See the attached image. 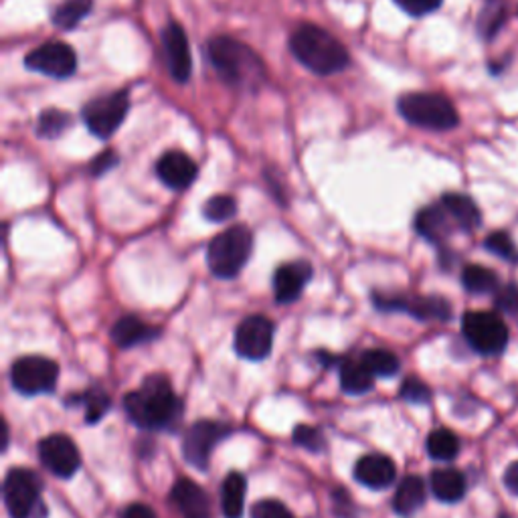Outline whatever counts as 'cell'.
<instances>
[{"label": "cell", "mask_w": 518, "mask_h": 518, "mask_svg": "<svg viewBox=\"0 0 518 518\" xmlns=\"http://www.w3.org/2000/svg\"><path fill=\"white\" fill-rule=\"evenodd\" d=\"M274 322L261 314H251L235 330L237 354L248 361L268 359L271 346H274Z\"/></svg>", "instance_id": "8fae6325"}, {"label": "cell", "mask_w": 518, "mask_h": 518, "mask_svg": "<svg viewBox=\"0 0 518 518\" xmlns=\"http://www.w3.org/2000/svg\"><path fill=\"white\" fill-rule=\"evenodd\" d=\"M245 492H248V480L240 472L225 476L221 486V511L225 518H241L245 508Z\"/></svg>", "instance_id": "d4e9b609"}, {"label": "cell", "mask_w": 518, "mask_h": 518, "mask_svg": "<svg viewBox=\"0 0 518 518\" xmlns=\"http://www.w3.org/2000/svg\"><path fill=\"white\" fill-rule=\"evenodd\" d=\"M197 163L181 150H168L156 163L158 178L168 189L174 191H183L186 186H191L194 178H197Z\"/></svg>", "instance_id": "2e32d148"}, {"label": "cell", "mask_w": 518, "mask_h": 518, "mask_svg": "<svg viewBox=\"0 0 518 518\" xmlns=\"http://www.w3.org/2000/svg\"><path fill=\"white\" fill-rule=\"evenodd\" d=\"M462 333L480 354H498L508 344V326L496 312H468L462 320Z\"/></svg>", "instance_id": "52a82bcc"}, {"label": "cell", "mask_w": 518, "mask_h": 518, "mask_svg": "<svg viewBox=\"0 0 518 518\" xmlns=\"http://www.w3.org/2000/svg\"><path fill=\"white\" fill-rule=\"evenodd\" d=\"M24 65L27 70L49 75V78L55 80H65L71 78L78 70V55L75 51L61 43V41H49L37 49H33L31 53L24 57Z\"/></svg>", "instance_id": "7c38bea8"}, {"label": "cell", "mask_w": 518, "mask_h": 518, "mask_svg": "<svg viewBox=\"0 0 518 518\" xmlns=\"http://www.w3.org/2000/svg\"><path fill=\"white\" fill-rule=\"evenodd\" d=\"M163 49L165 59L173 80L186 83L193 75V57L186 33L178 23H168L163 31Z\"/></svg>", "instance_id": "5bb4252c"}, {"label": "cell", "mask_w": 518, "mask_h": 518, "mask_svg": "<svg viewBox=\"0 0 518 518\" xmlns=\"http://www.w3.org/2000/svg\"><path fill=\"white\" fill-rule=\"evenodd\" d=\"M399 395H401V399H405V401L421 405V403H429L431 391H429V387L426 383H423L421 379L410 377L407 381H403Z\"/></svg>", "instance_id": "8d00e7d4"}, {"label": "cell", "mask_w": 518, "mask_h": 518, "mask_svg": "<svg viewBox=\"0 0 518 518\" xmlns=\"http://www.w3.org/2000/svg\"><path fill=\"white\" fill-rule=\"evenodd\" d=\"M130 421L140 429H171L181 419L183 403L165 375H150L144 383L124 397Z\"/></svg>", "instance_id": "6da1fadb"}, {"label": "cell", "mask_w": 518, "mask_h": 518, "mask_svg": "<svg viewBox=\"0 0 518 518\" xmlns=\"http://www.w3.org/2000/svg\"><path fill=\"white\" fill-rule=\"evenodd\" d=\"M399 114L405 122L431 132H447L460 124L456 106L441 93L413 91L397 101Z\"/></svg>", "instance_id": "277c9868"}, {"label": "cell", "mask_w": 518, "mask_h": 518, "mask_svg": "<svg viewBox=\"0 0 518 518\" xmlns=\"http://www.w3.org/2000/svg\"><path fill=\"white\" fill-rule=\"evenodd\" d=\"M237 213V201L231 194H217V197H211L205 207H202V215L205 219L213 221V223H225Z\"/></svg>", "instance_id": "1f68e13d"}, {"label": "cell", "mask_w": 518, "mask_h": 518, "mask_svg": "<svg viewBox=\"0 0 518 518\" xmlns=\"http://www.w3.org/2000/svg\"><path fill=\"white\" fill-rule=\"evenodd\" d=\"M128 109H130L128 91L120 89L88 101L81 109V118L93 136L106 140L120 128L122 122L126 120Z\"/></svg>", "instance_id": "ba28073f"}, {"label": "cell", "mask_w": 518, "mask_h": 518, "mask_svg": "<svg viewBox=\"0 0 518 518\" xmlns=\"http://www.w3.org/2000/svg\"><path fill=\"white\" fill-rule=\"evenodd\" d=\"M506 21V11H504V6L503 3H498V0H494V3H490L484 11L480 13V19H478V29L484 37H494L498 29L503 27V23Z\"/></svg>", "instance_id": "836d02e7"}, {"label": "cell", "mask_w": 518, "mask_h": 518, "mask_svg": "<svg viewBox=\"0 0 518 518\" xmlns=\"http://www.w3.org/2000/svg\"><path fill=\"white\" fill-rule=\"evenodd\" d=\"M361 361L375 377H393L401 369L399 356L385 348H371L361 354Z\"/></svg>", "instance_id": "83f0119b"}, {"label": "cell", "mask_w": 518, "mask_h": 518, "mask_svg": "<svg viewBox=\"0 0 518 518\" xmlns=\"http://www.w3.org/2000/svg\"><path fill=\"white\" fill-rule=\"evenodd\" d=\"M312 278L308 261H292L279 266L274 274V296L278 304H292L302 296L306 284Z\"/></svg>", "instance_id": "e0dca14e"}, {"label": "cell", "mask_w": 518, "mask_h": 518, "mask_svg": "<svg viewBox=\"0 0 518 518\" xmlns=\"http://www.w3.org/2000/svg\"><path fill=\"white\" fill-rule=\"evenodd\" d=\"M91 0H65L53 13V23L59 29H73L91 13Z\"/></svg>", "instance_id": "f1b7e54d"}, {"label": "cell", "mask_w": 518, "mask_h": 518, "mask_svg": "<svg viewBox=\"0 0 518 518\" xmlns=\"http://www.w3.org/2000/svg\"><path fill=\"white\" fill-rule=\"evenodd\" d=\"M253 235L250 227L233 225L219 233L207 248V266L211 274L221 279L240 276L245 263L251 258Z\"/></svg>", "instance_id": "5b68a950"}, {"label": "cell", "mask_w": 518, "mask_h": 518, "mask_svg": "<svg viewBox=\"0 0 518 518\" xmlns=\"http://www.w3.org/2000/svg\"><path fill=\"white\" fill-rule=\"evenodd\" d=\"M428 454L436 462H452L460 454V439L446 428L433 429L428 438Z\"/></svg>", "instance_id": "4316f807"}, {"label": "cell", "mask_w": 518, "mask_h": 518, "mask_svg": "<svg viewBox=\"0 0 518 518\" xmlns=\"http://www.w3.org/2000/svg\"><path fill=\"white\" fill-rule=\"evenodd\" d=\"M171 500L183 518H211V504L197 482L178 478L171 490Z\"/></svg>", "instance_id": "d6986e66"}, {"label": "cell", "mask_w": 518, "mask_h": 518, "mask_svg": "<svg viewBox=\"0 0 518 518\" xmlns=\"http://www.w3.org/2000/svg\"><path fill=\"white\" fill-rule=\"evenodd\" d=\"M484 248L506 261H518V250L513 241V237L504 231L490 233L486 237V241H484Z\"/></svg>", "instance_id": "e575fe53"}, {"label": "cell", "mask_w": 518, "mask_h": 518, "mask_svg": "<svg viewBox=\"0 0 518 518\" xmlns=\"http://www.w3.org/2000/svg\"><path fill=\"white\" fill-rule=\"evenodd\" d=\"M375 375L364 367L363 361H346L341 364V387L348 395H364L375 385Z\"/></svg>", "instance_id": "484cf974"}, {"label": "cell", "mask_w": 518, "mask_h": 518, "mask_svg": "<svg viewBox=\"0 0 518 518\" xmlns=\"http://www.w3.org/2000/svg\"><path fill=\"white\" fill-rule=\"evenodd\" d=\"M67 126H70V116L61 109H45L43 114L39 116L37 122V134L41 138H57L65 132Z\"/></svg>", "instance_id": "d6a6232c"}, {"label": "cell", "mask_w": 518, "mask_h": 518, "mask_svg": "<svg viewBox=\"0 0 518 518\" xmlns=\"http://www.w3.org/2000/svg\"><path fill=\"white\" fill-rule=\"evenodd\" d=\"M251 518H296L287 506L279 503V500H261L251 511Z\"/></svg>", "instance_id": "74e56055"}, {"label": "cell", "mask_w": 518, "mask_h": 518, "mask_svg": "<svg viewBox=\"0 0 518 518\" xmlns=\"http://www.w3.org/2000/svg\"><path fill=\"white\" fill-rule=\"evenodd\" d=\"M379 310H405L421 320H447L452 308L444 298H405V296H372Z\"/></svg>", "instance_id": "9a60e30c"}, {"label": "cell", "mask_w": 518, "mask_h": 518, "mask_svg": "<svg viewBox=\"0 0 518 518\" xmlns=\"http://www.w3.org/2000/svg\"><path fill=\"white\" fill-rule=\"evenodd\" d=\"M294 444L300 446L304 449H308V452L318 454L325 449L326 446V439L322 436V431L318 428H312V426H298L294 431Z\"/></svg>", "instance_id": "d590c367"}, {"label": "cell", "mask_w": 518, "mask_h": 518, "mask_svg": "<svg viewBox=\"0 0 518 518\" xmlns=\"http://www.w3.org/2000/svg\"><path fill=\"white\" fill-rule=\"evenodd\" d=\"M429 488H431V494L436 496L439 503L454 504V503H460V500L466 496V488H468V484H466V478L460 470L441 468V470L431 472Z\"/></svg>", "instance_id": "7402d4cb"}, {"label": "cell", "mask_w": 518, "mask_h": 518, "mask_svg": "<svg viewBox=\"0 0 518 518\" xmlns=\"http://www.w3.org/2000/svg\"><path fill=\"white\" fill-rule=\"evenodd\" d=\"M116 165H118V156L114 155L112 150H108V152H104V155H99L98 158H93L89 171L93 176H101L104 173H108L109 168H114Z\"/></svg>", "instance_id": "60d3db41"}, {"label": "cell", "mask_w": 518, "mask_h": 518, "mask_svg": "<svg viewBox=\"0 0 518 518\" xmlns=\"http://www.w3.org/2000/svg\"><path fill=\"white\" fill-rule=\"evenodd\" d=\"M415 229H418V233L423 240L431 243H441L446 241L457 227L454 219L449 217L446 207L441 205V202H436V205H429L419 211L418 217H415Z\"/></svg>", "instance_id": "ffe728a7"}, {"label": "cell", "mask_w": 518, "mask_h": 518, "mask_svg": "<svg viewBox=\"0 0 518 518\" xmlns=\"http://www.w3.org/2000/svg\"><path fill=\"white\" fill-rule=\"evenodd\" d=\"M439 202L446 207L449 217L454 219V223L457 229H462V231H474L476 227H480V223H482L480 209L468 197V194L447 193V194H444V197H441Z\"/></svg>", "instance_id": "603a6c76"}, {"label": "cell", "mask_w": 518, "mask_h": 518, "mask_svg": "<svg viewBox=\"0 0 518 518\" xmlns=\"http://www.w3.org/2000/svg\"><path fill=\"white\" fill-rule=\"evenodd\" d=\"M462 284L472 294H492L498 290V276L484 266H468L462 271Z\"/></svg>", "instance_id": "f546056e"}, {"label": "cell", "mask_w": 518, "mask_h": 518, "mask_svg": "<svg viewBox=\"0 0 518 518\" xmlns=\"http://www.w3.org/2000/svg\"><path fill=\"white\" fill-rule=\"evenodd\" d=\"M160 336V328L150 326L136 316H124L112 326V341L120 348H134Z\"/></svg>", "instance_id": "44dd1931"}, {"label": "cell", "mask_w": 518, "mask_h": 518, "mask_svg": "<svg viewBox=\"0 0 518 518\" xmlns=\"http://www.w3.org/2000/svg\"><path fill=\"white\" fill-rule=\"evenodd\" d=\"M5 506L11 518H47V508L41 498L39 476L27 468H13L5 478Z\"/></svg>", "instance_id": "8992f818"}, {"label": "cell", "mask_w": 518, "mask_h": 518, "mask_svg": "<svg viewBox=\"0 0 518 518\" xmlns=\"http://www.w3.org/2000/svg\"><path fill=\"white\" fill-rule=\"evenodd\" d=\"M426 482L419 476H407L393 496V511L399 516H411L426 504Z\"/></svg>", "instance_id": "cb8c5ba5"}, {"label": "cell", "mask_w": 518, "mask_h": 518, "mask_svg": "<svg viewBox=\"0 0 518 518\" xmlns=\"http://www.w3.org/2000/svg\"><path fill=\"white\" fill-rule=\"evenodd\" d=\"M71 403H83L86 405V419H88V423H96V421H99L101 418H104L106 415V411L109 410V395L106 393L104 389L101 387H93V389H89V391H86V393L83 395H75V399L73 401H70V405Z\"/></svg>", "instance_id": "4dcf8cb0"}, {"label": "cell", "mask_w": 518, "mask_h": 518, "mask_svg": "<svg viewBox=\"0 0 518 518\" xmlns=\"http://www.w3.org/2000/svg\"><path fill=\"white\" fill-rule=\"evenodd\" d=\"M290 51L298 61L318 75H333L346 70L348 51L333 33L318 24H300L290 35Z\"/></svg>", "instance_id": "7a4b0ae2"}, {"label": "cell", "mask_w": 518, "mask_h": 518, "mask_svg": "<svg viewBox=\"0 0 518 518\" xmlns=\"http://www.w3.org/2000/svg\"><path fill=\"white\" fill-rule=\"evenodd\" d=\"M122 518H156V514H155V511H152L150 506L134 503V504L124 508Z\"/></svg>", "instance_id": "b9f144b4"}, {"label": "cell", "mask_w": 518, "mask_h": 518, "mask_svg": "<svg viewBox=\"0 0 518 518\" xmlns=\"http://www.w3.org/2000/svg\"><path fill=\"white\" fill-rule=\"evenodd\" d=\"M441 3H444V0H395V5L401 8V11H405L410 16H415V19L436 13Z\"/></svg>", "instance_id": "f35d334b"}, {"label": "cell", "mask_w": 518, "mask_h": 518, "mask_svg": "<svg viewBox=\"0 0 518 518\" xmlns=\"http://www.w3.org/2000/svg\"><path fill=\"white\" fill-rule=\"evenodd\" d=\"M57 379H59L57 363L39 354L23 356V359L14 361L11 369L13 387L24 397L51 393L57 385Z\"/></svg>", "instance_id": "9c48e42d"}, {"label": "cell", "mask_w": 518, "mask_h": 518, "mask_svg": "<svg viewBox=\"0 0 518 518\" xmlns=\"http://www.w3.org/2000/svg\"><path fill=\"white\" fill-rule=\"evenodd\" d=\"M231 429L227 423L202 419L189 428L183 439V456L184 460L199 470H207L211 456L215 447L223 441Z\"/></svg>", "instance_id": "30bf717a"}, {"label": "cell", "mask_w": 518, "mask_h": 518, "mask_svg": "<svg viewBox=\"0 0 518 518\" xmlns=\"http://www.w3.org/2000/svg\"><path fill=\"white\" fill-rule=\"evenodd\" d=\"M397 478V466L389 456L369 454L363 456L354 466V480L371 490H385Z\"/></svg>", "instance_id": "ac0fdd59"}, {"label": "cell", "mask_w": 518, "mask_h": 518, "mask_svg": "<svg viewBox=\"0 0 518 518\" xmlns=\"http://www.w3.org/2000/svg\"><path fill=\"white\" fill-rule=\"evenodd\" d=\"M504 486L508 492L518 496V462L511 464L504 472Z\"/></svg>", "instance_id": "7bdbcfd3"}, {"label": "cell", "mask_w": 518, "mask_h": 518, "mask_svg": "<svg viewBox=\"0 0 518 518\" xmlns=\"http://www.w3.org/2000/svg\"><path fill=\"white\" fill-rule=\"evenodd\" d=\"M496 306L503 312L516 314L518 312V287L506 286L504 290H500L496 296Z\"/></svg>", "instance_id": "ab89813d"}, {"label": "cell", "mask_w": 518, "mask_h": 518, "mask_svg": "<svg viewBox=\"0 0 518 518\" xmlns=\"http://www.w3.org/2000/svg\"><path fill=\"white\" fill-rule=\"evenodd\" d=\"M39 457L45 468L57 478H71L81 468V454L75 441L63 433H53L41 439Z\"/></svg>", "instance_id": "4fadbf2b"}, {"label": "cell", "mask_w": 518, "mask_h": 518, "mask_svg": "<svg viewBox=\"0 0 518 518\" xmlns=\"http://www.w3.org/2000/svg\"><path fill=\"white\" fill-rule=\"evenodd\" d=\"M207 55L219 78L235 88H258L266 78V67L256 51L233 37H213L207 43Z\"/></svg>", "instance_id": "3957f363"}]
</instances>
